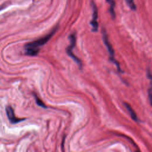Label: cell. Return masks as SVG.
Here are the masks:
<instances>
[{
    "label": "cell",
    "mask_w": 152,
    "mask_h": 152,
    "mask_svg": "<svg viewBox=\"0 0 152 152\" xmlns=\"http://www.w3.org/2000/svg\"><path fill=\"white\" fill-rule=\"evenodd\" d=\"M57 29H58V26H56L52 29V30L47 35L37 40H36L33 42L26 43L24 45L25 54L30 56H34L37 55L39 52L40 47L44 45L46 43H47L49 40V39L55 33Z\"/></svg>",
    "instance_id": "obj_1"
},
{
    "label": "cell",
    "mask_w": 152,
    "mask_h": 152,
    "mask_svg": "<svg viewBox=\"0 0 152 152\" xmlns=\"http://www.w3.org/2000/svg\"><path fill=\"white\" fill-rule=\"evenodd\" d=\"M102 39H103V42H104V44L105 45L107 50H108V52L109 53V55H110V60L111 61H112L116 66L117 67V69H118V72H122L121 71V69L120 68V66H119V62L116 61L115 59V58H114V50H113V49L108 39V36H107V34L106 33V30L103 28H102Z\"/></svg>",
    "instance_id": "obj_2"
},
{
    "label": "cell",
    "mask_w": 152,
    "mask_h": 152,
    "mask_svg": "<svg viewBox=\"0 0 152 152\" xmlns=\"http://www.w3.org/2000/svg\"><path fill=\"white\" fill-rule=\"evenodd\" d=\"M68 38H69V40L70 41V45L66 48V52L68 54V55H69L75 61V62L77 63L79 68L81 69L82 68V63H81V60L78 57H77L72 52V49L75 46V42H76L75 34V33L71 34L69 36Z\"/></svg>",
    "instance_id": "obj_3"
},
{
    "label": "cell",
    "mask_w": 152,
    "mask_h": 152,
    "mask_svg": "<svg viewBox=\"0 0 152 152\" xmlns=\"http://www.w3.org/2000/svg\"><path fill=\"white\" fill-rule=\"evenodd\" d=\"M91 7L93 10V14H92V20L90 21V24L92 26V31H97L98 29V23L97 21L98 12H97V6L94 1L91 2Z\"/></svg>",
    "instance_id": "obj_4"
},
{
    "label": "cell",
    "mask_w": 152,
    "mask_h": 152,
    "mask_svg": "<svg viewBox=\"0 0 152 152\" xmlns=\"http://www.w3.org/2000/svg\"><path fill=\"white\" fill-rule=\"evenodd\" d=\"M6 113H7V117L10 121V122L11 123V124H17L18 122H20L22 121H24L25 120L24 118H23V119H20V118H17L15 115H14V110L10 106H8L6 107Z\"/></svg>",
    "instance_id": "obj_5"
},
{
    "label": "cell",
    "mask_w": 152,
    "mask_h": 152,
    "mask_svg": "<svg viewBox=\"0 0 152 152\" xmlns=\"http://www.w3.org/2000/svg\"><path fill=\"white\" fill-rule=\"evenodd\" d=\"M124 104L125 107L126 108V109L128 110V112L129 113L131 118H132L134 121H138V117H137V115H136L135 111L132 109V108L131 107V106H130L128 103H125V102L124 103Z\"/></svg>",
    "instance_id": "obj_6"
},
{
    "label": "cell",
    "mask_w": 152,
    "mask_h": 152,
    "mask_svg": "<svg viewBox=\"0 0 152 152\" xmlns=\"http://www.w3.org/2000/svg\"><path fill=\"white\" fill-rule=\"evenodd\" d=\"M109 12L111 15V17L114 19L115 18V2L113 0H111L109 2Z\"/></svg>",
    "instance_id": "obj_7"
},
{
    "label": "cell",
    "mask_w": 152,
    "mask_h": 152,
    "mask_svg": "<svg viewBox=\"0 0 152 152\" xmlns=\"http://www.w3.org/2000/svg\"><path fill=\"white\" fill-rule=\"evenodd\" d=\"M34 97H35V100H36V102L37 103V104L43 108H48V107L45 105V104L36 96V95H34Z\"/></svg>",
    "instance_id": "obj_8"
},
{
    "label": "cell",
    "mask_w": 152,
    "mask_h": 152,
    "mask_svg": "<svg viewBox=\"0 0 152 152\" xmlns=\"http://www.w3.org/2000/svg\"><path fill=\"white\" fill-rule=\"evenodd\" d=\"M126 4L132 10H135L137 7L135 4L134 2V0H125Z\"/></svg>",
    "instance_id": "obj_9"
},
{
    "label": "cell",
    "mask_w": 152,
    "mask_h": 152,
    "mask_svg": "<svg viewBox=\"0 0 152 152\" xmlns=\"http://www.w3.org/2000/svg\"><path fill=\"white\" fill-rule=\"evenodd\" d=\"M148 94L150 103V104H151V87L149 88V89L148 90Z\"/></svg>",
    "instance_id": "obj_10"
},
{
    "label": "cell",
    "mask_w": 152,
    "mask_h": 152,
    "mask_svg": "<svg viewBox=\"0 0 152 152\" xmlns=\"http://www.w3.org/2000/svg\"><path fill=\"white\" fill-rule=\"evenodd\" d=\"M64 141H65V135L63 137V140H62V145H61V147H62L61 148H62V150L64 149Z\"/></svg>",
    "instance_id": "obj_11"
},
{
    "label": "cell",
    "mask_w": 152,
    "mask_h": 152,
    "mask_svg": "<svg viewBox=\"0 0 152 152\" xmlns=\"http://www.w3.org/2000/svg\"><path fill=\"white\" fill-rule=\"evenodd\" d=\"M110 1H111V0H106V1H107V2H109Z\"/></svg>",
    "instance_id": "obj_12"
}]
</instances>
